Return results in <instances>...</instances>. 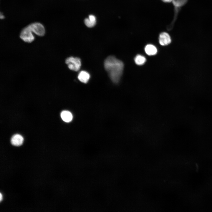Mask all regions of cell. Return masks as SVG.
Here are the masks:
<instances>
[{
	"label": "cell",
	"mask_w": 212,
	"mask_h": 212,
	"mask_svg": "<svg viewBox=\"0 0 212 212\" xmlns=\"http://www.w3.org/2000/svg\"><path fill=\"white\" fill-rule=\"evenodd\" d=\"M32 32L39 36H43L45 34L44 26L39 22H34L28 25Z\"/></svg>",
	"instance_id": "obj_4"
},
{
	"label": "cell",
	"mask_w": 212,
	"mask_h": 212,
	"mask_svg": "<svg viewBox=\"0 0 212 212\" xmlns=\"http://www.w3.org/2000/svg\"><path fill=\"white\" fill-rule=\"evenodd\" d=\"M2 196L1 193H0V201H1L2 199Z\"/></svg>",
	"instance_id": "obj_15"
},
{
	"label": "cell",
	"mask_w": 212,
	"mask_h": 212,
	"mask_svg": "<svg viewBox=\"0 0 212 212\" xmlns=\"http://www.w3.org/2000/svg\"><path fill=\"white\" fill-rule=\"evenodd\" d=\"M104 66L112 81L118 83L123 73L124 66L123 62L114 56H110L105 60Z\"/></svg>",
	"instance_id": "obj_1"
},
{
	"label": "cell",
	"mask_w": 212,
	"mask_h": 212,
	"mask_svg": "<svg viewBox=\"0 0 212 212\" xmlns=\"http://www.w3.org/2000/svg\"><path fill=\"white\" fill-rule=\"evenodd\" d=\"M188 0H173L172 2L174 7V17L171 24L173 25L179 8L185 5Z\"/></svg>",
	"instance_id": "obj_5"
},
{
	"label": "cell",
	"mask_w": 212,
	"mask_h": 212,
	"mask_svg": "<svg viewBox=\"0 0 212 212\" xmlns=\"http://www.w3.org/2000/svg\"><path fill=\"white\" fill-rule=\"evenodd\" d=\"M60 116L63 120L66 122H69L72 120V115L71 112L68 111H62L61 113Z\"/></svg>",
	"instance_id": "obj_8"
},
{
	"label": "cell",
	"mask_w": 212,
	"mask_h": 212,
	"mask_svg": "<svg viewBox=\"0 0 212 212\" xmlns=\"http://www.w3.org/2000/svg\"><path fill=\"white\" fill-rule=\"evenodd\" d=\"M24 138L22 136L19 134L14 135L12 137L11 142L13 145L19 146L21 145L23 142Z\"/></svg>",
	"instance_id": "obj_7"
},
{
	"label": "cell",
	"mask_w": 212,
	"mask_h": 212,
	"mask_svg": "<svg viewBox=\"0 0 212 212\" xmlns=\"http://www.w3.org/2000/svg\"><path fill=\"white\" fill-rule=\"evenodd\" d=\"M134 61L137 65H141L144 64L146 62V59L143 56L138 54L135 58Z\"/></svg>",
	"instance_id": "obj_11"
},
{
	"label": "cell",
	"mask_w": 212,
	"mask_h": 212,
	"mask_svg": "<svg viewBox=\"0 0 212 212\" xmlns=\"http://www.w3.org/2000/svg\"><path fill=\"white\" fill-rule=\"evenodd\" d=\"M163 2L165 3H170L172 2L173 0H161Z\"/></svg>",
	"instance_id": "obj_14"
},
{
	"label": "cell",
	"mask_w": 212,
	"mask_h": 212,
	"mask_svg": "<svg viewBox=\"0 0 212 212\" xmlns=\"http://www.w3.org/2000/svg\"><path fill=\"white\" fill-rule=\"evenodd\" d=\"M89 19L92 22L96 24V18L95 17L92 15H90L89 16Z\"/></svg>",
	"instance_id": "obj_13"
},
{
	"label": "cell",
	"mask_w": 212,
	"mask_h": 212,
	"mask_svg": "<svg viewBox=\"0 0 212 212\" xmlns=\"http://www.w3.org/2000/svg\"><path fill=\"white\" fill-rule=\"evenodd\" d=\"M145 53L148 55L151 56L155 54L157 52L156 47L151 44H148L145 48Z\"/></svg>",
	"instance_id": "obj_9"
},
{
	"label": "cell",
	"mask_w": 212,
	"mask_h": 212,
	"mask_svg": "<svg viewBox=\"0 0 212 212\" xmlns=\"http://www.w3.org/2000/svg\"><path fill=\"white\" fill-rule=\"evenodd\" d=\"M171 37L167 33L162 32L160 34L159 37V42L161 45H168L171 43Z\"/></svg>",
	"instance_id": "obj_6"
},
{
	"label": "cell",
	"mask_w": 212,
	"mask_h": 212,
	"mask_svg": "<svg viewBox=\"0 0 212 212\" xmlns=\"http://www.w3.org/2000/svg\"><path fill=\"white\" fill-rule=\"evenodd\" d=\"M84 22L85 25L88 27L91 28L94 26L96 24L92 22L88 18H86L84 20Z\"/></svg>",
	"instance_id": "obj_12"
},
{
	"label": "cell",
	"mask_w": 212,
	"mask_h": 212,
	"mask_svg": "<svg viewBox=\"0 0 212 212\" xmlns=\"http://www.w3.org/2000/svg\"><path fill=\"white\" fill-rule=\"evenodd\" d=\"M90 78V75L86 71H82L78 74V78L81 82L86 83L88 81Z\"/></svg>",
	"instance_id": "obj_10"
},
{
	"label": "cell",
	"mask_w": 212,
	"mask_h": 212,
	"mask_svg": "<svg viewBox=\"0 0 212 212\" xmlns=\"http://www.w3.org/2000/svg\"><path fill=\"white\" fill-rule=\"evenodd\" d=\"M32 32L28 26L23 28L20 34V38L25 42L31 43L34 39L35 37Z\"/></svg>",
	"instance_id": "obj_3"
},
{
	"label": "cell",
	"mask_w": 212,
	"mask_h": 212,
	"mask_svg": "<svg viewBox=\"0 0 212 212\" xmlns=\"http://www.w3.org/2000/svg\"><path fill=\"white\" fill-rule=\"evenodd\" d=\"M65 62L69 69L75 71L80 69L81 65V60L78 57H69L66 59Z\"/></svg>",
	"instance_id": "obj_2"
}]
</instances>
